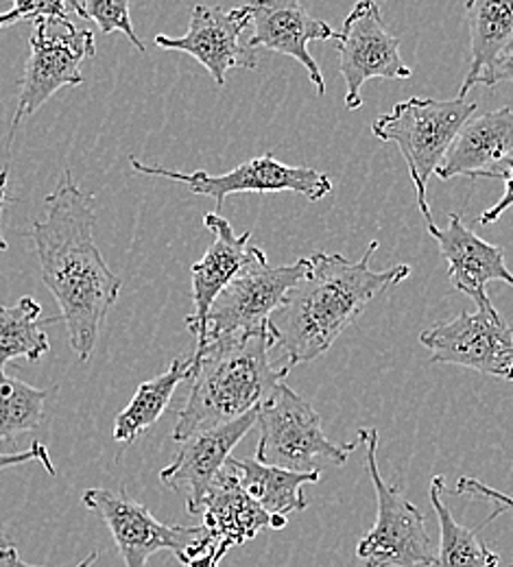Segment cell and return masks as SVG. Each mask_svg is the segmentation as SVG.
<instances>
[{
  "label": "cell",
  "instance_id": "6da1fadb",
  "mask_svg": "<svg viewBox=\"0 0 513 567\" xmlns=\"http://www.w3.org/2000/svg\"><path fill=\"white\" fill-rule=\"evenodd\" d=\"M92 202L94 197L81 193L73 171L66 168L58 188L44 199V216L33 220L42 282L62 310L58 323H66L79 360L94 352L101 326L123 288L94 243Z\"/></svg>",
  "mask_w": 513,
  "mask_h": 567
},
{
  "label": "cell",
  "instance_id": "7a4b0ae2",
  "mask_svg": "<svg viewBox=\"0 0 513 567\" xmlns=\"http://www.w3.org/2000/svg\"><path fill=\"white\" fill-rule=\"evenodd\" d=\"M376 251L378 240L359 260L326 251L308 258L306 276L287 292L269 319L283 367L291 371L295 364L326 354L378 295L409 280V265L371 269Z\"/></svg>",
  "mask_w": 513,
  "mask_h": 567
},
{
  "label": "cell",
  "instance_id": "3957f363",
  "mask_svg": "<svg viewBox=\"0 0 513 567\" xmlns=\"http://www.w3.org/2000/svg\"><path fill=\"white\" fill-rule=\"evenodd\" d=\"M274 350L271 323L265 330L195 350L193 389L177 415L173 439L182 443L195 432L229 424L269 400L289 373L287 367L274 364Z\"/></svg>",
  "mask_w": 513,
  "mask_h": 567
},
{
  "label": "cell",
  "instance_id": "277c9868",
  "mask_svg": "<svg viewBox=\"0 0 513 567\" xmlns=\"http://www.w3.org/2000/svg\"><path fill=\"white\" fill-rule=\"evenodd\" d=\"M476 112V103L459 96L452 101L411 96L396 103L389 114L376 118L371 125L378 141L393 142L400 148L415 186L418 208L427 223H433L427 199L429 179L445 159L461 127Z\"/></svg>",
  "mask_w": 513,
  "mask_h": 567
},
{
  "label": "cell",
  "instance_id": "5b68a950",
  "mask_svg": "<svg viewBox=\"0 0 513 567\" xmlns=\"http://www.w3.org/2000/svg\"><path fill=\"white\" fill-rule=\"evenodd\" d=\"M359 441L366 445V467L376 494V524L357 546V557L366 567H433L438 555L427 530L424 513L389 485L378 470V430L361 427Z\"/></svg>",
  "mask_w": 513,
  "mask_h": 567
},
{
  "label": "cell",
  "instance_id": "8992f818",
  "mask_svg": "<svg viewBox=\"0 0 513 567\" xmlns=\"http://www.w3.org/2000/svg\"><path fill=\"white\" fill-rule=\"evenodd\" d=\"M256 461L289 472H317V461L346 465L357 443H335L324 434L317 411L285 382L258 406Z\"/></svg>",
  "mask_w": 513,
  "mask_h": 567
},
{
  "label": "cell",
  "instance_id": "52a82bcc",
  "mask_svg": "<svg viewBox=\"0 0 513 567\" xmlns=\"http://www.w3.org/2000/svg\"><path fill=\"white\" fill-rule=\"evenodd\" d=\"M308 258H299L287 267H271L260 247L249 249V260L240 274L223 288L211 308L206 341L197 348L243 337L269 328L271 315L280 308L287 292L308 271Z\"/></svg>",
  "mask_w": 513,
  "mask_h": 567
},
{
  "label": "cell",
  "instance_id": "ba28073f",
  "mask_svg": "<svg viewBox=\"0 0 513 567\" xmlns=\"http://www.w3.org/2000/svg\"><path fill=\"white\" fill-rule=\"evenodd\" d=\"M29 60L22 74L18 107L9 127L7 148H11L20 123L35 114L55 92L83 83L81 64L94 58V33L76 29L71 20H33L29 38Z\"/></svg>",
  "mask_w": 513,
  "mask_h": 567
},
{
  "label": "cell",
  "instance_id": "9c48e42d",
  "mask_svg": "<svg viewBox=\"0 0 513 567\" xmlns=\"http://www.w3.org/2000/svg\"><path fill=\"white\" fill-rule=\"evenodd\" d=\"M83 504L94 511L110 528L125 567H145L162 550L175 553L186 566L188 561L217 550L204 526H168L157 522L147 506L127 496L125 487L114 494L107 489H88Z\"/></svg>",
  "mask_w": 513,
  "mask_h": 567
},
{
  "label": "cell",
  "instance_id": "30bf717a",
  "mask_svg": "<svg viewBox=\"0 0 513 567\" xmlns=\"http://www.w3.org/2000/svg\"><path fill=\"white\" fill-rule=\"evenodd\" d=\"M132 166L141 175L173 179L186 184L195 195L215 199L217 213L229 195L238 193H297L304 195L308 202H321L326 195L332 193V182L326 173H319L310 166L283 164L274 157V153H265L260 157L243 162L223 175H208L206 171L179 173L164 166H151L136 157H132Z\"/></svg>",
  "mask_w": 513,
  "mask_h": 567
},
{
  "label": "cell",
  "instance_id": "8fae6325",
  "mask_svg": "<svg viewBox=\"0 0 513 567\" xmlns=\"http://www.w3.org/2000/svg\"><path fill=\"white\" fill-rule=\"evenodd\" d=\"M420 343L431 352V362L513 382V328L492 301L479 306L476 312H461L452 321L424 330Z\"/></svg>",
  "mask_w": 513,
  "mask_h": 567
},
{
  "label": "cell",
  "instance_id": "7c38bea8",
  "mask_svg": "<svg viewBox=\"0 0 513 567\" xmlns=\"http://www.w3.org/2000/svg\"><path fill=\"white\" fill-rule=\"evenodd\" d=\"M339 71L346 81V107L361 110V87L371 79H411L400 55V40L389 33L376 0H359L343 20L337 44Z\"/></svg>",
  "mask_w": 513,
  "mask_h": 567
},
{
  "label": "cell",
  "instance_id": "4fadbf2b",
  "mask_svg": "<svg viewBox=\"0 0 513 567\" xmlns=\"http://www.w3.org/2000/svg\"><path fill=\"white\" fill-rule=\"evenodd\" d=\"M252 24L247 4L240 7H208L195 4L186 35L168 38L155 35L153 44L164 51H177L195 58L217 85H225L232 69L256 71L258 55L254 49L240 42L243 31Z\"/></svg>",
  "mask_w": 513,
  "mask_h": 567
},
{
  "label": "cell",
  "instance_id": "5bb4252c",
  "mask_svg": "<svg viewBox=\"0 0 513 567\" xmlns=\"http://www.w3.org/2000/svg\"><path fill=\"white\" fill-rule=\"evenodd\" d=\"M256 415L258 409L229 424L195 432L179 443L173 463L160 472V481L184 496L191 515H202L211 487L232 456V450L256 425Z\"/></svg>",
  "mask_w": 513,
  "mask_h": 567
},
{
  "label": "cell",
  "instance_id": "9a60e30c",
  "mask_svg": "<svg viewBox=\"0 0 513 567\" xmlns=\"http://www.w3.org/2000/svg\"><path fill=\"white\" fill-rule=\"evenodd\" d=\"M254 24V35L249 38L247 47L258 51H274L287 58H294L301 64L308 79L312 81L319 96L326 94V81L319 71V64L308 51L310 42H328L339 38L328 22L312 18L301 0H249L247 2Z\"/></svg>",
  "mask_w": 513,
  "mask_h": 567
},
{
  "label": "cell",
  "instance_id": "2e32d148",
  "mask_svg": "<svg viewBox=\"0 0 513 567\" xmlns=\"http://www.w3.org/2000/svg\"><path fill=\"white\" fill-rule=\"evenodd\" d=\"M513 166V110L501 107L488 114H472L452 142L435 175L440 179L465 177L503 179Z\"/></svg>",
  "mask_w": 513,
  "mask_h": 567
},
{
  "label": "cell",
  "instance_id": "e0dca14e",
  "mask_svg": "<svg viewBox=\"0 0 513 567\" xmlns=\"http://www.w3.org/2000/svg\"><path fill=\"white\" fill-rule=\"evenodd\" d=\"M448 218L443 229L435 223H427V227L440 245L452 288L468 295L476 306L492 301L485 290L490 282H505L513 288V274L505 262L503 247L476 236L459 214L450 213Z\"/></svg>",
  "mask_w": 513,
  "mask_h": 567
},
{
  "label": "cell",
  "instance_id": "ac0fdd59",
  "mask_svg": "<svg viewBox=\"0 0 513 567\" xmlns=\"http://www.w3.org/2000/svg\"><path fill=\"white\" fill-rule=\"evenodd\" d=\"M202 515V526L220 557H225L227 550L252 542L265 528L283 530L289 524L285 515H269L249 496L227 463L206 496Z\"/></svg>",
  "mask_w": 513,
  "mask_h": 567
},
{
  "label": "cell",
  "instance_id": "d6986e66",
  "mask_svg": "<svg viewBox=\"0 0 513 567\" xmlns=\"http://www.w3.org/2000/svg\"><path fill=\"white\" fill-rule=\"evenodd\" d=\"M204 225L213 231L215 240L208 247L206 256L193 265V303L195 312L186 317L188 332L197 337V348L206 341V326L213 303L217 301L223 288L232 282L240 269L249 260V238L252 231L240 236L234 234V227L219 213H208L204 216Z\"/></svg>",
  "mask_w": 513,
  "mask_h": 567
},
{
  "label": "cell",
  "instance_id": "ffe728a7",
  "mask_svg": "<svg viewBox=\"0 0 513 567\" xmlns=\"http://www.w3.org/2000/svg\"><path fill=\"white\" fill-rule=\"evenodd\" d=\"M470 31V69L459 99L481 85L483 74L513 51V0H465Z\"/></svg>",
  "mask_w": 513,
  "mask_h": 567
},
{
  "label": "cell",
  "instance_id": "44dd1931",
  "mask_svg": "<svg viewBox=\"0 0 513 567\" xmlns=\"http://www.w3.org/2000/svg\"><path fill=\"white\" fill-rule=\"evenodd\" d=\"M227 467L238 476L243 489L254 497L269 515H289L304 511L308 499L304 485H317L321 472H289L274 465H263L256 458H227Z\"/></svg>",
  "mask_w": 513,
  "mask_h": 567
},
{
  "label": "cell",
  "instance_id": "7402d4cb",
  "mask_svg": "<svg viewBox=\"0 0 513 567\" xmlns=\"http://www.w3.org/2000/svg\"><path fill=\"white\" fill-rule=\"evenodd\" d=\"M191 375L193 358H175L164 373L143 382L136 389L134 400L127 404L125 411L119 413L114 422V441L121 443L123 450L130 447L145 430L166 413L175 395V389L179 386V382L191 380Z\"/></svg>",
  "mask_w": 513,
  "mask_h": 567
},
{
  "label": "cell",
  "instance_id": "603a6c76",
  "mask_svg": "<svg viewBox=\"0 0 513 567\" xmlns=\"http://www.w3.org/2000/svg\"><path fill=\"white\" fill-rule=\"evenodd\" d=\"M431 504L440 522L438 567H499L501 555L492 550L474 528H465L445 504V483L435 476L431 483Z\"/></svg>",
  "mask_w": 513,
  "mask_h": 567
},
{
  "label": "cell",
  "instance_id": "cb8c5ba5",
  "mask_svg": "<svg viewBox=\"0 0 513 567\" xmlns=\"http://www.w3.org/2000/svg\"><path fill=\"white\" fill-rule=\"evenodd\" d=\"M42 306L33 297H22L16 306H0V369L16 358L31 362L49 354L51 341L44 326L49 319H40Z\"/></svg>",
  "mask_w": 513,
  "mask_h": 567
},
{
  "label": "cell",
  "instance_id": "d4e9b609",
  "mask_svg": "<svg viewBox=\"0 0 513 567\" xmlns=\"http://www.w3.org/2000/svg\"><path fill=\"white\" fill-rule=\"evenodd\" d=\"M53 389H35L22 380L7 378L0 369V443H13L16 436L33 432L44 420V404Z\"/></svg>",
  "mask_w": 513,
  "mask_h": 567
},
{
  "label": "cell",
  "instance_id": "484cf974",
  "mask_svg": "<svg viewBox=\"0 0 513 567\" xmlns=\"http://www.w3.org/2000/svg\"><path fill=\"white\" fill-rule=\"evenodd\" d=\"M71 9L83 20H92L105 35L121 31L136 51L145 53V44L138 38L132 16H130V0H69Z\"/></svg>",
  "mask_w": 513,
  "mask_h": 567
},
{
  "label": "cell",
  "instance_id": "4316f807",
  "mask_svg": "<svg viewBox=\"0 0 513 567\" xmlns=\"http://www.w3.org/2000/svg\"><path fill=\"white\" fill-rule=\"evenodd\" d=\"M456 494L496 504V511L492 513V517H490L488 522H492L494 517H499V515L505 513V511H512L513 513L512 496H507V494H503V492H499V489H492V487H488L485 483H481V481H476V478H459V481H456Z\"/></svg>",
  "mask_w": 513,
  "mask_h": 567
},
{
  "label": "cell",
  "instance_id": "83f0119b",
  "mask_svg": "<svg viewBox=\"0 0 513 567\" xmlns=\"http://www.w3.org/2000/svg\"><path fill=\"white\" fill-rule=\"evenodd\" d=\"M20 20H71L66 13V0H11Z\"/></svg>",
  "mask_w": 513,
  "mask_h": 567
},
{
  "label": "cell",
  "instance_id": "f1b7e54d",
  "mask_svg": "<svg viewBox=\"0 0 513 567\" xmlns=\"http://www.w3.org/2000/svg\"><path fill=\"white\" fill-rule=\"evenodd\" d=\"M33 461L40 463V465H44V470L55 476V467H53V463H51L49 450H47V445H42V443H33V445H31L29 450H24V452H13V454H2V452H0V472H2V470H9V467H16V465L33 463Z\"/></svg>",
  "mask_w": 513,
  "mask_h": 567
},
{
  "label": "cell",
  "instance_id": "f546056e",
  "mask_svg": "<svg viewBox=\"0 0 513 567\" xmlns=\"http://www.w3.org/2000/svg\"><path fill=\"white\" fill-rule=\"evenodd\" d=\"M513 206V166L512 171H510V175L505 177V195L501 197V202H496L490 210H485V213L481 214V225H492V223H496L503 214L507 213L510 208Z\"/></svg>",
  "mask_w": 513,
  "mask_h": 567
},
{
  "label": "cell",
  "instance_id": "4dcf8cb0",
  "mask_svg": "<svg viewBox=\"0 0 513 567\" xmlns=\"http://www.w3.org/2000/svg\"><path fill=\"white\" fill-rule=\"evenodd\" d=\"M513 83V51L512 53H507L496 66H492L490 71L483 74V79H481V85H485V87H494V85H499V83Z\"/></svg>",
  "mask_w": 513,
  "mask_h": 567
},
{
  "label": "cell",
  "instance_id": "1f68e13d",
  "mask_svg": "<svg viewBox=\"0 0 513 567\" xmlns=\"http://www.w3.org/2000/svg\"><path fill=\"white\" fill-rule=\"evenodd\" d=\"M99 559V555L96 553H92L90 557H85L79 566L74 567H92L94 566V561ZM0 567H47V566H31V564H27L20 555H18V550L13 548V546H7V548H2L0 550Z\"/></svg>",
  "mask_w": 513,
  "mask_h": 567
},
{
  "label": "cell",
  "instance_id": "d6a6232c",
  "mask_svg": "<svg viewBox=\"0 0 513 567\" xmlns=\"http://www.w3.org/2000/svg\"><path fill=\"white\" fill-rule=\"evenodd\" d=\"M7 182H9V168H2L0 171V251L9 249V245H7L4 236H2V213H4V206L11 202L7 197Z\"/></svg>",
  "mask_w": 513,
  "mask_h": 567
},
{
  "label": "cell",
  "instance_id": "836d02e7",
  "mask_svg": "<svg viewBox=\"0 0 513 567\" xmlns=\"http://www.w3.org/2000/svg\"><path fill=\"white\" fill-rule=\"evenodd\" d=\"M20 20V16L11 9V11H7V13H0V29H4V27H9V24H13V22H18Z\"/></svg>",
  "mask_w": 513,
  "mask_h": 567
},
{
  "label": "cell",
  "instance_id": "e575fe53",
  "mask_svg": "<svg viewBox=\"0 0 513 567\" xmlns=\"http://www.w3.org/2000/svg\"><path fill=\"white\" fill-rule=\"evenodd\" d=\"M7 546H11V544H9V542H7V539L0 535V550H2V548H7Z\"/></svg>",
  "mask_w": 513,
  "mask_h": 567
},
{
  "label": "cell",
  "instance_id": "d590c367",
  "mask_svg": "<svg viewBox=\"0 0 513 567\" xmlns=\"http://www.w3.org/2000/svg\"><path fill=\"white\" fill-rule=\"evenodd\" d=\"M510 567H513V564H512V566H510Z\"/></svg>",
  "mask_w": 513,
  "mask_h": 567
}]
</instances>
